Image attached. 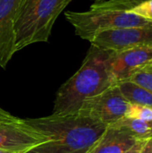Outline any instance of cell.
<instances>
[{
    "mask_svg": "<svg viewBox=\"0 0 152 153\" xmlns=\"http://www.w3.org/2000/svg\"><path fill=\"white\" fill-rule=\"evenodd\" d=\"M121 93L130 104H135L152 108V93L131 81L116 83Z\"/></svg>",
    "mask_w": 152,
    "mask_h": 153,
    "instance_id": "obj_11",
    "label": "cell"
},
{
    "mask_svg": "<svg viewBox=\"0 0 152 153\" xmlns=\"http://www.w3.org/2000/svg\"><path fill=\"white\" fill-rule=\"evenodd\" d=\"M146 0H93L90 9L129 11Z\"/></svg>",
    "mask_w": 152,
    "mask_h": 153,
    "instance_id": "obj_13",
    "label": "cell"
},
{
    "mask_svg": "<svg viewBox=\"0 0 152 153\" xmlns=\"http://www.w3.org/2000/svg\"><path fill=\"white\" fill-rule=\"evenodd\" d=\"M18 119H19V117H16L11 115L8 111L0 108V124L14 122V121H17Z\"/></svg>",
    "mask_w": 152,
    "mask_h": 153,
    "instance_id": "obj_17",
    "label": "cell"
},
{
    "mask_svg": "<svg viewBox=\"0 0 152 153\" xmlns=\"http://www.w3.org/2000/svg\"><path fill=\"white\" fill-rule=\"evenodd\" d=\"M139 153H152V138L148 139L144 143Z\"/></svg>",
    "mask_w": 152,
    "mask_h": 153,
    "instance_id": "obj_19",
    "label": "cell"
},
{
    "mask_svg": "<svg viewBox=\"0 0 152 153\" xmlns=\"http://www.w3.org/2000/svg\"><path fill=\"white\" fill-rule=\"evenodd\" d=\"M0 153H15V152H9V151H5V150H3V149H0Z\"/></svg>",
    "mask_w": 152,
    "mask_h": 153,
    "instance_id": "obj_20",
    "label": "cell"
},
{
    "mask_svg": "<svg viewBox=\"0 0 152 153\" xmlns=\"http://www.w3.org/2000/svg\"><path fill=\"white\" fill-rule=\"evenodd\" d=\"M130 103L125 99L116 84L103 92L86 99L78 115L112 126L126 117Z\"/></svg>",
    "mask_w": 152,
    "mask_h": 153,
    "instance_id": "obj_5",
    "label": "cell"
},
{
    "mask_svg": "<svg viewBox=\"0 0 152 153\" xmlns=\"http://www.w3.org/2000/svg\"><path fill=\"white\" fill-rule=\"evenodd\" d=\"M24 0H0V66L5 68L16 52L15 25Z\"/></svg>",
    "mask_w": 152,
    "mask_h": 153,
    "instance_id": "obj_8",
    "label": "cell"
},
{
    "mask_svg": "<svg viewBox=\"0 0 152 153\" xmlns=\"http://www.w3.org/2000/svg\"><path fill=\"white\" fill-rule=\"evenodd\" d=\"M152 63V46L111 52L110 72L115 84L127 80L137 70Z\"/></svg>",
    "mask_w": 152,
    "mask_h": 153,
    "instance_id": "obj_9",
    "label": "cell"
},
{
    "mask_svg": "<svg viewBox=\"0 0 152 153\" xmlns=\"http://www.w3.org/2000/svg\"><path fill=\"white\" fill-rule=\"evenodd\" d=\"M138 141L124 129L109 126L85 153H124Z\"/></svg>",
    "mask_w": 152,
    "mask_h": 153,
    "instance_id": "obj_10",
    "label": "cell"
},
{
    "mask_svg": "<svg viewBox=\"0 0 152 153\" xmlns=\"http://www.w3.org/2000/svg\"><path fill=\"white\" fill-rule=\"evenodd\" d=\"M128 12L135 13L141 17L152 20V0H146L130 9Z\"/></svg>",
    "mask_w": 152,
    "mask_h": 153,
    "instance_id": "obj_16",
    "label": "cell"
},
{
    "mask_svg": "<svg viewBox=\"0 0 152 153\" xmlns=\"http://www.w3.org/2000/svg\"><path fill=\"white\" fill-rule=\"evenodd\" d=\"M146 141L147 140H140V141H138L133 147H131L129 150H127L126 152H125L124 153H139Z\"/></svg>",
    "mask_w": 152,
    "mask_h": 153,
    "instance_id": "obj_18",
    "label": "cell"
},
{
    "mask_svg": "<svg viewBox=\"0 0 152 153\" xmlns=\"http://www.w3.org/2000/svg\"><path fill=\"white\" fill-rule=\"evenodd\" d=\"M107 51L90 45L80 69L58 90L52 115L74 116L86 99L115 85Z\"/></svg>",
    "mask_w": 152,
    "mask_h": 153,
    "instance_id": "obj_1",
    "label": "cell"
},
{
    "mask_svg": "<svg viewBox=\"0 0 152 153\" xmlns=\"http://www.w3.org/2000/svg\"><path fill=\"white\" fill-rule=\"evenodd\" d=\"M48 141V135L31 126L26 119L0 124V149L26 153Z\"/></svg>",
    "mask_w": 152,
    "mask_h": 153,
    "instance_id": "obj_7",
    "label": "cell"
},
{
    "mask_svg": "<svg viewBox=\"0 0 152 153\" xmlns=\"http://www.w3.org/2000/svg\"><path fill=\"white\" fill-rule=\"evenodd\" d=\"M89 41L91 46L111 52L152 46V23L99 31Z\"/></svg>",
    "mask_w": 152,
    "mask_h": 153,
    "instance_id": "obj_6",
    "label": "cell"
},
{
    "mask_svg": "<svg viewBox=\"0 0 152 153\" xmlns=\"http://www.w3.org/2000/svg\"><path fill=\"white\" fill-rule=\"evenodd\" d=\"M26 121L49 136L47 143L26 153H85L108 127L100 122L80 115H51Z\"/></svg>",
    "mask_w": 152,
    "mask_h": 153,
    "instance_id": "obj_2",
    "label": "cell"
},
{
    "mask_svg": "<svg viewBox=\"0 0 152 153\" xmlns=\"http://www.w3.org/2000/svg\"><path fill=\"white\" fill-rule=\"evenodd\" d=\"M125 117L152 121V108L149 107L130 104V107H129V109Z\"/></svg>",
    "mask_w": 152,
    "mask_h": 153,
    "instance_id": "obj_15",
    "label": "cell"
},
{
    "mask_svg": "<svg viewBox=\"0 0 152 153\" xmlns=\"http://www.w3.org/2000/svg\"><path fill=\"white\" fill-rule=\"evenodd\" d=\"M112 126L124 129L137 140H148L152 138V121L124 117Z\"/></svg>",
    "mask_w": 152,
    "mask_h": 153,
    "instance_id": "obj_12",
    "label": "cell"
},
{
    "mask_svg": "<svg viewBox=\"0 0 152 153\" xmlns=\"http://www.w3.org/2000/svg\"><path fill=\"white\" fill-rule=\"evenodd\" d=\"M65 16L74 28L75 34L88 41L99 31L152 23L151 19L141 17L128 11L97 9H90L87 12L66 11Z\"/></svg>",
    "mask_w": 152,
    "mask_h": 153,
    "instance_id": "obj_4",
    "label": "cell"
},
{
    "mask_svg": "<svg viewBox=\"0 0 152 153\" xmlns=\"http://www.w3.org/2000/svg\"><path fill=\"white\" fill-rule=\"evenodd\" d=\"M127 81L138 84L152 93V63L137 70L127 79Z\"/></svg>",
    "mask_w": 152,
    "mask_h": 153,
    "instance_id": "obj_14",
    "label": "cell"
},
{
    "mask_svg": "<svg viewBox=\"0 0 152 153\" xmlns=\"http://www.w3.org/2000/svg\"><path fill=\"white\" fill-rule=\"evenodd\" d=\"M72 0H24L15 25L16 52L47 42L60 13Z\"/></svg>",
    "mask_w": 152,
    "mask_h": 153,
    "instance_id": "obj_3",
    "label": "cell"
}]
</instances>
